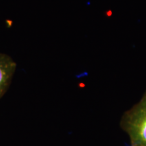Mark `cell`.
Returning <instances> with one entry per match:
<instances>
[{"mask_svg": "<svg viewBox=\"0 0 146 146\" xmlns=\"http://www.w3.org/2000/svg\"><path fill=\"white\" fill-rule=\"evenodd\" d=\"M120 126L129 136L130 146H146V91L139 103L124 113Z\"/></svg>", "mask_w": 146, "mask_h": 146, "instance_id": "1", "label": "cell"}, {"mask_svg": "<svg viewBox=\"0 0 146 146\" xmlns=\"http://www.w3.org/2000/svg\"><path fill=\"white\" fill-rule=\"evenodd\" d=\"M16 68V63L8 55L0 53V99L8 90Z\"/></svg>", "mask_w": 146, "mask_h": 146, "instance_id": "2", "label": "cell"}]
</instances>
